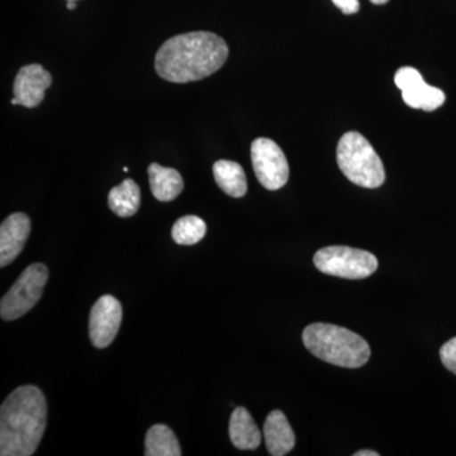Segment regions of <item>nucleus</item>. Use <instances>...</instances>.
I'll return each instance as SVG.
<instances>
[{
  "mask_svg": "<svg viewBox=\"0 0 456 456\" xmlns=\"http://www.w3.org/2000/svg\"><path fill=\"white\" fill-rule=\"evenodd\" d=\"M227 57L226 41L216 33H183L164 42L156 53L155 69L170 83L198 82L220 70Z\"/></svg>",
  "mask_w": 456,
  "mask_h": 456,
  "instance_id": "f257e3e1",
  "label": "nucleus"
},
{
  "mask_svg": "<svg viewBox=\"0 0 456 456\" xmlns=\"http://www.w3.org/2000/svg\"><path fill=\"white\" fill-rule=\"evenodd\" d=\"M47 403L35 386L14 389L0 407V455L29 456L40 445L47 424Z\"/></svg>",
  "mask_w": 456,
  "mask_h": 456,
  "instance_id": "f03ea898",
  "label": "nucleus"
},
{
  "mask_svg": "<svg viewBox=\"0 0 456 456\" xmlns=\"http://www.w3.org/2000/svg\"><path fill=\"white\" fill-rule=\"evenodd\" d=\"M303 344L323 362L342 368H360L370 358V346L362 336L331 323H312L302 335Z\"/></svg>",
  "mask_w": 456,
  "mask_h": 456,
  "instance_id": "7ed1b4c3",
  "label": "nucleus"
},
{
  "mask_svg": "<svg viewBox=\"0 0 456 456\" xmlns=\"http://www.w3.org/2000/svg\"><path fill=\"white\" fill-rule=\"evenodd\" d=\"M338 164L344 175L362 188L383 185L386 171L374 147L359 132H347L338 145Z\"/></svg>",
  "mask_w": 456,
  "mask_h": 456,
  "instance_id": "20e7f679",
  "label": "nucleus"
},
{
  "mask_svg": "<svg viewBox=\"0 0 456 456\" xmlns=\"http://www.w3.org/2000/svg\"><path fill=\"white\" fill-rule=\"evenodd\" d=\"M314 265L321 273L345 279H365L378 269V260L369 251L347 246H327L314 257Z\"/></svg>",
  "mask_w": 456,
  "mask_h": 456,
  "instance_id": "39448f33",
  "label": "nucleus"
},
{
  "mask_svg": "<svg viewBox=\"0 0 456 456\" xmlns=\"http://www.w3.org/2000/svg\"><path fill=\"white\" fill-rule=\"evenodd\" d=\"M49 281V269L36 263L20 275L13 287L0 302V316L4 321H14L25 316L40 301Z\"/></svg>",
  "mask_w": 456,
  "mask_h": 456,
  "instance_id": "423d86ee",
  "label": "nucleus"
},
{
  "mask_svg": "<svg viewBox=\"0 0 456 456\" xmlns=\"http://www.w3.org/2000/svg\"><path fill=\"white\" fill-rule=\"evenodd\" d=\"M251 161L255 175L264 188L278 191L289 179V165L283 150L270 139H256L251 145Z\"/></svg>",
  "mask_w": 456,
  "mask_h": 456,
  "instance_id": "0eeeda50",
  "label": "nucleus"
},
{
  "mask_svg": "<svg viewBox=\"0 0 456 456\" xmlns=\"http://www.w3.org/2000/svg\"><path fill=\"white\" fill-rule=\"evenodd\" d=\"M395 83L402 90V97L408 107L432 112L445 103V93L426 84L415 68L404 66L399 69L395 75Z\"/></svg>",
  "mask_w": 456,
  "mask_h": 456,
  "instance_id": "6e6552de",
  "label": "nucleus"
},
{
  "mask_svg": "<svg viewBox=\"0 0 456 456\" xmlns=\"http://www.w3.org/2000/svg\"><path fill=\"white\" fill-rule=\"evenodd\" d=\"M122 305L113 296H103L93 305L89 316V336L97 349L112 344L122 323Z\"/></svg>",
  "mask_w": 456,
  "mask_h": 456,
  "instance_id": "1a4fd4ad",
  "label": "nucleus"
},
{
  "mask_svg": "<svg viewBox=\"0 0 456 456\" xmlns=\"http://www.w3.org/2000/svg\"><path fill=\"white\" fill-rule=\"evenodd\" d=\"M53 84V77L40 64L23 66L14 80L13 93L20 106L36 108L45 99V93Z\"/></svg>",
  "mask_w": 456,
  "mask_h": 456,
  "instance_id": "9d476101",
  "label": "nucleus"
},
{
  "mask_svg": "<svg viewBox=\"0 0 456 456\" xmlns=\"http://www.w3.org/2000/svg\"><path fill=\"white\" fill-rule=\"evenodd\" d=\"M31 232V220L25 213H13L0 226V266L5 268L22 253Z\"/></svg>",
  "mask_w": 456,
  "mask_h": 456,
  "instance_id": "9b49d317",
  "label": "nucleus"
},
{
  "mask_svg": "<svg viewBox=\"0 0 456 456\" xmlns=\"http://www.w3.org/2000/svg\"><path fill=\"white\" fill-rule=\"evenodd\" d=\"M264 437L266 449L273 456H284L292 452L296 445V436L289 421L281 411L275 410L266 417L264 425Z\"/></svg>",
  "mask_w": 456,
  "mask_h": 456,
  "instance_id": "f8f14e48",
  "label": "nucleus"
},
{
  "mask_svg": "<svg viewBox=\"0 0 456 456\" xmlns=\"http://www.w3.org/2000/svg\"><path fill=\"white\" fill-rule=\"evenodd\" d=\"M147 171H149L150 188L156 200L160 202H170L182 193L184 182L178 170L152 163Z\"/></svg>",
  "mask_w": 456,
  "mask_h": 456,
  "instance_id": "ddd939ff",
  "label": "nucleus"
},
{
  "mask_svg": "<svg viewBox=\"0 0 456 456\" xmlns=\"http://www.w3.org/2000/svg\"><path fill=\"white\" fill-rule=\"evenodd\" d=\"M230 437L240 450H255L261 444V432L253 416L244 407L236 408L230 419Z\"/></svg>",
  "mask_w": 456,
  "mask_h": 456,
  "instance_id": "4468645a",
  "label": "nucleus"
},
{
  "mask_svg": "<svg viewBox=\"0 0 456 456\" xmlns=\"http://www.w3.org/2000/svg\"><path fill=\"white\" fill-rule=\"evenodd\" d=\"M213 175L218 187L232 198H242L248 191V180L241 165L235 161L220 160L213 165Z\"/></svg>",
  "mask_w": 456,
  "mask_h": 456,
  "instance_id": "2eb2a0df",
  "label": "nucleus"
},
{
  "mask_svg": "<svg viewBox=\"0 0 456 456\" xmlns=\"http://www.w3.org/2000/svg\"><path fill=\"white\" fill-rule=\"evenodd\" d=\"M140 203V187L132 179L123 180L121 184L110 189L108 194V206L118 217L128 218L136 215Z\"/></svg>",
  "mask_w": 456,
  "mask_h": 456,
  "instance_id": "dca6fc26",
  "label": "nucleus"
},
{
  "mask_svg": "<svg viewBox=\"0 0 456 456\" xmlns=\"http://www.w3.org/2000/svg\"><path fill=\"white\" fill-rule=\"evenodd\" d=\"M146 456H180L179 441L167 425H154L146 434Z\"/></svg>",
  "mask_w": 456,
  "mask_h": 456,
  "instance_id": "f3484780",
  "label": "nucleus"
},
{
  "mask_svg": "<svg viewBox=\"0 0 456 456\" xmlns=\"http://www.w3.org/2000/svg\"><path fill=\"white\" fill-rule=\"evenodd\" d=\"M207 224L197 216H184L174 224L171 237L178 245H196L206 236Z\"/></svg>",
  "mask_w": 456,
  "mask_h": 456,
  "instance_id": "a211bd4d",
  "label": "nucleus"
},
{
  "mask_svg": "<svg viewBox=\"0 0 456 456\" xmlns=\"http://www.w3.org/2000/svg\"><path fill=\"white\" fill-rule=\"evenodd\" d=\"M440 358L444 367L456 375V338H452L441 346Z\"/></svg>",
  "mask_w": 456,
  "mask_h": 456,
  "instance_id": "6ab92c4d",
  "label": "nucleus"
},
{
  "mask_svg": "<svg viewBox=\"0 0 456 456\" xmlns=\"http://www.w3.org/2000/svg\"><path fill=\"white\" fill-rule=\"evenodd\" d=\"M342 13L354 14L360 9L359 0H332Z\"/></svg>",
  "mask_w": 456,
  "mask_h": 456,
  "instance_id": "aec40b11",
  "label": "nucleus"
},
{
  "mask_svg": "<svg viewBox=\"0 0 456 456\" xmlns=\"http://www.w3.org/2000/svg\"><path fill=\"white\" fill-rule=\"evenodd\" d=\"M355 456H379V452H375L373 450H360V452L354 454Z\"/></svg>",
  "mask_w": 456,
  "mask_h": 456,
  "instance_id": "412c9836",
  "label": "nucleus"
},
{
  "mask_svg": "<svg viewBox=\"0 0 456 456\" xmlns=\"http://www.w3.org/2000/svg\"><path fill=\"white\" fill-rule=\"evenodd\" d=\"M75 8H77V0H68V9L73 11Z\"/></svg>",
  "mask_w": 456,
  "mask_h": 456,
  "instance_id": "4be33fe9",
  "label": "nucleus"
},
{
  "mask_svg": "<svg viewBox=\"0 0 456 456\" xmlns=\"http://www.w3.org/2000/svg\"><path fill=\"white\" fill-rule=\"evenodd\" d=\"M370 2L373 3V4L382 5L386 4V3H388L389 0H370Z\"/></svg>",
  "mask_w": 456,
  "mask_h": 456,
  "instance_id": "5701e85b",
  "label": "nucleus"
},
{
  "mask_svg": "<svg viewBox=\"0 0 456 456\" xmlns=\"http://www.w3.org/2000/svg\"><path fill=\"white\" fill-rule=\"evenodd\" d=\"M12 104H13V106H18V104H20V103H18V101L16 98H13V99H12Z\"/></svg>",
  "mask_w": 456,
  "mask_h": 456,
  "instance_id": "b1692460",
  "label": "nucleus"
}]
</instances>
